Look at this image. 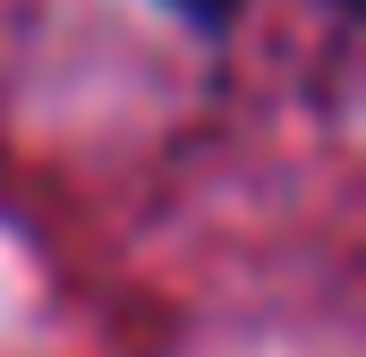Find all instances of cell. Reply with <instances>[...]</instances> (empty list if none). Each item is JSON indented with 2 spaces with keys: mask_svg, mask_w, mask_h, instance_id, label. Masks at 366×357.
Returning <instances> with one entry per match:
<instances>
[{
  "mask_svg": "<svg viewBox=\"0 0 366 357\" xmlns=\"http://www.w3.org/2000/svg\"><path fill=\"white\" fill-rule=\"evenodd\" d=\"M171 9H187V17H196V26H222V17H230V9H239V0H171Z\"/></svg>",
  "mask_w": 366,
  "mask_h": 357,
  "instance_id": "obj_1",
  "label": "cell"
}]
</instances>
